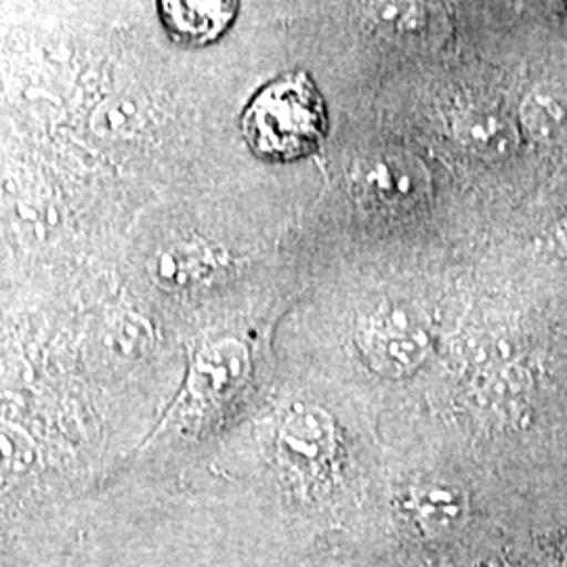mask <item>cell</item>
<instances>
[{
  "mask_svg": "<svg viewBox=\"0 0 567 567\" xmlns=\"http://www.w3.org/2000/svg\"><path fill=\"white\" fill-rule=\"evenodd\" d=\"M324 102L313 81L299 72L264 86L244 110V140L265 161L290 163L324 140Z\"/></svg>",
  "mask_w": 567,
  "mask_h": 567,
  "instance_id": "6da1fadb",
  "label": "cell"
},
{
  "mask_svg": "<svg viewBox=\"0 0 567 567\" xmlns=\"http://www.w3.org/2000/svg\"><path fill=\"white\" fill-rule=\"evenodd\" d=\"M360 349L379 372L404 374L425 358L429 337L416 313L404 307H385L360 326Z\"/></svg>",
  "mask_w": 567,
  "mask_h": 567,
  "instance_id": "7a4b0ae2",
  "label": "cell"
},
{
  "mask_svg": "<svg viewBox=\"0 0 567 567\" xmlns=\"http://www.w3.org/2000/svg\"><path fill=\"white\" fill-rule=\"evenodd\" d=\"M166 32L183 44H208L224 37L238 16V2H163Z\"/></svg>",
  "mask_w": 567,
  "mask_h": 567,
  "instance_id": "3957f363",
  "label": "cell"
},
{
  "mask_svg": "<svg viewBox=\"0 0 567 567\" xmlns=\"http://www.w3.org/2000/svg\"><path fill=\"white\" fill-rule=\"evenodd\" d=\"M217 264L219 261L210 246L192 240L166 248L154 261L152 274L164 290L183 292L208 282L217 271Z\"/></svg>",
  "mask_w": 567,
  "mask_h": 567,
  "instance_id": "277c9868",
  "label": "cell"
},
{
  "mask_svg": "<svg viewBox=\"0 0 567 567\" xmlns=\"http://www.w3.org/2000/svg\"><path fill=\"white\" fill-rule=\"evenodd\" d=\"M248 370V349L236 339L208 344L196 360V386L203 393H225L238 385Z\"/></svg>",
  "mask_w": 567,
  "mask_h": 567,
  "instance_id": "5b68a950",
  "label": "cell"
},
{
  "mask_svg": "<svg viewBox=\"0 0 567 567\" xmlns=\"http://www.w3.org/2000/svg\"><path fill=\"white\" fill-rule=\"evenodd\" d=\"M458 133L466 147L480 154H503L517 143L513 124L505 116H494L487 112L466 114L458 124Z\"/></svg>",
  "mask_w": 567,
  "mask_h": 567,
  "instance_id": "8992f818",
  "label": "cell"
}]
</instances>
